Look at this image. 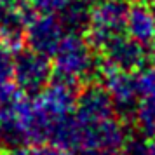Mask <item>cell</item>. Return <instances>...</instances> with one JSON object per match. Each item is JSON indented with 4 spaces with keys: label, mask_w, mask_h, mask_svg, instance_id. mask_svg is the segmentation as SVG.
<instances>
[{
    "label": "cell",
    "mask_w": 155,
    "mask_h": 155,
    "mask_svg": "<svg viewBox=\"0 0 155 155\" xmlns=\"http://www.w3.org/2000/svg\"><path fill=\"white\" fill-rule=\"evenodd\" d=\"M129 4L127 0H101L91 7L85 37L96 51L117 35L126 33V14Z\"/></svg>",
    "instance_id": "obj_2"
},
{
    "label": "cell",
    "mask_w": 155,
    "mask_h": 155,
    "mask_svg": "<svg viewBox=\"0 0 155 155\" xmlns=\"http://www.w3.org/2000/svg\"><path fill=\"white\" fill-rule=\"evenodd\" d=\"M147 155H155V140L150 141V145H148V153Z\"/></svg>",
    "instance_id": "obj_22"
},
{
    "label": "cell",
    "mask_w": 155,
    "mask_h": 155,
    "mask_svg": "<svg viewBox=\"0 0 155 155\" xmlns=\"http://www.w3.org/2000/svg\"><path fill=\"white\" fill-rule=\"evenodd\" d=\"M5 155H31V152H30L26 147H19V148H12V150H9Z\"/></svg>",
    "instance_id": "obj_21"
},
{
    "label": "cell",
    "mask_w": 155,
    "mask_h": 155,
    "mask_svg": "<svg viewBox=\"0 0 155 155\" xmlns=\"http://www.w3.org/2000/svg\"><path fill=\"white\" fill-rule=\"evenodd\" d=\"M31 155H73L71 152L59 148L56 145H51V143H42V145H35L33 150H30Z\"/></svg>",
    "instance_id": "obj_18"
},
{
    "label": "cell",
    "mask_w": 155,
    "mask_h": 155,
    "mask_svg": "<svg viewBox=\"0 0 155 155\" xmlns=\"http://www.w3.org/2000/svg\"><path fill=\"white\" fill-rule=\"evenodd\" d=\"M52 80L51 58L31 49H18L14 52L12 82L23 96L35 98Z\"/></svg>",
    "instance_id": "obj_3"
},
{
    "label": "cell",
    "mask_w": 155,
    "mask_h": 155,
    "mask_svg": "<svg viewBox=\"0 0 155 155\" xmlns=\"http://www.w3.org/2000/svg\"><path fill=\"white\" fill-rule=\"evenodd\" d=\"M133 122L136 133H140L148 141L155 140V84L141 94Z\"/></svg>",
    "instance_id": "obj_13"
},
{
    "label": "cell",
    "mask_w": 155,
    "mask_h": 155,
    "mask_svg": "<svg viewBox=\"0 0 155 155\" xmlns=\"http://www.w3.org/2000/svg\"><path fill=\"white\" fill-rule=\"evenodd\" d=\"M89 14H91V5L85 4L84 0H73L68 7L64 9L59 16L63 21L64 28L68 31H80L84 33L89 23Z\"/></svg>",
    "instance_id": "obj_14"
},
{
    "label": "cell",
    "mask_w": 155,
    "mask_h": 155,
    "mask_svg": "<svg viewBox=\"0 0 155 155\" xmlns=\"http://www.w3.org/2000/svg\"><path fill=\"white\" fill-rule=\"evenodd\" d=\"M124 31L127 37L143 44L145 47L150 45V42L155 38V12L152 5L145 2L131 4L126 14Z\"/></svg>",
    "instance_id": "obj_10"
},
{
    "label": "cell",
    "mask_w": 155,
    "mask_h": 155,
    "mask_svg": "<svg viewBox=\"0 0 155 155\" xmlns=\"http://www.w3.org/2000/svg\"><path fill=\"white\" fill-rule=\"evenodd\" d=\"M18 4H19V0H0V16L4 12H7L9 9L16 7Z\"/></svg>",
    "instance_id": "obj_19"
},
{
    "label": "cell",
    "mask_w": 155,
    "mask_h": 155,
    "mask_svg": "<svg viewBox=\"0 0 155 155\" xmlns=\"http://www.w3.org/2000/svg\"><path fill=\"white\" fill-rule=\"evenodd\" d=\"M99 75L103 77V85L110 94L115 115L122 120H133L141 98L138 71L101 68Z\"/></svg>",
    "instance_id": "obj_4"
},
{
    "label": "cell",
    "mask_w": 155,
    "mask_h": 155,
    "mask_svg": "<svg viewBox=\"0 0 155 155\" xmlns=\"http://www.w3.org/2000/svg\"><path fill=\"white\" fill-rule=\"evenodd\" d=\"M73 113L82 126H89L108 117H113L115 110H113L112 99H110V94L106 92L105 85L89 82L85 87H82L77 92Z\"/></svg>",
    "instance_id": "obj_8"
},
{
    "label": "cell",
    "mask_w": 155,
    "mask_h": 155,
    "mask_svg": "<svg viewBox=\"0 0 155 155\" xmlns=\"http://www.w3.org/2000/svg\"><path fill=\"white\" fill-rule=\"evenodd\" d=\"M77 84L52 77L49 84L31 99L44 113H47L51 119H54V117L73 112L75 101H77Z\"/></svg>",
    "instance_id": "obj_9"
},
{
    "label": "cell",
    "mask_w": 155,
    "mask_h": 155,
    "mask_svg": "<svg viewBox=\"0 0 155 155\" xmlns=\"http://www.w3.org/2000/svg\"><path fill=\"white\" fill-rule=\"evenodd\" d=\"M148 61V52L145 45L136 42L126 33L117 35L110 42H106L99 49V63L101 68L113 70L138 71Z\"/></svg>",
    "instance_id": "obj_6"
},
{
    "label": "cell",
    "mask_w": 155,
    "mask_h": 155,
    "mask_svg": "<svg viewBox=\"0 0 155 155\" xmlns=\"http://www.w3.org/2000/svg\"><path fill=\"white\" fill-rule=\"evenodd\" d=\"M84 2H85V4H89V5L92 7L94 4H98V2H101V0H84Z\"/></svg>",
    "instance_id": "obj_23"
},
{
    "label": "cell",
    "mask_w": 155,
    "mask_h": 155,
    "mask_svg": "<svg viewBox=\"0 0 155 155\" xmlns=\"http://www.w3.org/2000/svg\"><path fill=\"white\" fill-rule=\"evenodd\" d=\"M129 134L131 133L127 131L126 120L113 115L89 126H82V147L80 148H94L108 155H119Z\"/></svg>",
    "instance_id": "obj_7"
},
{
    "label": "cell",
    "mask_w": 155,
    "mask_h": 155,
    "mask_svg": "<svg viewBox=\"0 0 155 155\" xmlns=\"http://www.w3.org/2000/svg\"><path fill=\"white\" fill-rule=\"evenodd\" d=\"M73 0H21V4L33 14H61Z\"/></svg>",
    "instance_id": "obj_15"
},
{
    "label": "cell",
    "mask_w": 155,
    "mask_h": 155,
    "mask_svg": "<svg viewBox=\"0 0 155 155\" xmlns=\"http://www.w3.org/2000/svg\"><path fill=\"white\" fill-rule=\"evenodd\" d=\"M23 98L19 89L14 85V82H0V110H9L18 105V101Z\"/></svg>",
    "instance_id": "obj_16"
},
{
    "label": "cell",
    "mask_w": 155,
    "mask_h": 155,
    "mask_svg": "<svg viewBox=\"0 0 155 155\" xmlns=\"http://www.w3.org/2000/svg\"><path fill=\"white\" fill-rule=\"evenodd\" d=\"M47 143L64 148L71 153H75L82 147V124L78 122L75 113H64L51 119Z\"/></svg>",
    "instance_id": "obj_11"
},
{
    "label": "cell",
    "mask_w": 155,
    "mask_h": 155,
    "mask_svg": "<svg viewBox=\"0 0 155 155\" xmlns=\"http://www.w3.org/2000/svg\"><path fill=\"white\" fill-rule=\"evenodd\" d=\"M63 21L56 14H30L25 26V44L26 47L38 54L52 58L64 33Z\"/></svg>",
    "instance_id": "obj_5"
},
{
    "label": "cell",
    "mask_w": 155,
    "mask_h": 155,
    "mask_svg": "<svg viewBox=\"0 0 155 155\" xmlns=\"http://www.w3.org/2000/svg\"><path fill=\"white\" fill-rule=\"evenodd\" d=\"M14 52L11 47L0 42V82L12 80V68H14Z\"/></svg>",
    "instance_id": "obj_17"
},
{
    "label": "cell",
    "mask_w": 155,
    "mask_h": 155,
    "mask_svg": "<svg viewBox=\"0 0 155 155\" xmlns=\"http://www.w3.org/2000/svg\"><path fill=\"white\" fill-rule=\"evenodd\" d=\"M148 61L152 63V68L155 70V38L150 42V47H148Z\"/></svg>",
    "instance_id": "obj_20"
},
{
    "label": "cell",
    "mask_w": 155,
    "mask_h": 155,
    "mask_svg": "<svg viewBox=\"0 0 155 155\" xmlns=\"http://www.w3.org/2000/svg\"><path fill=\"white\" fill-rule=\"evenodd\" d=\"M51 59L52 77L77 85L80 82H91L92 77H98L101 71V63L94 56V47L80 31H66Z\"/></svg>",
    "instance_id": "obj_1"
},
{
    "label": "cell",
    "mask_w": 155,
    "mask_h": 155,
    "mask_svg": "<svg viewBox=\"0 0 155 155\" xmlns=\"http://www.w3.org/2000/svg\"><path fill=\"white\" fill-rule=\"evenodd\" d=\"M28 9L19 0L16 7L9 9L7 12L0 16V42L5 44L12 51H18L25 44V26L30 18Z\"/></svg>",
    "instance_id": "obj_12"
}]
</instances>
